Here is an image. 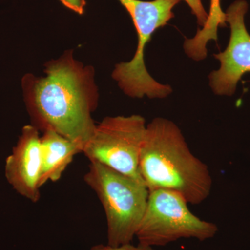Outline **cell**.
Wrapping results in <instances>:
<instances>
[{"label": "cell", "mask_w": 250, "mask_h": 250, "mask_svg": "<svg viewBox=\"0 0 250 250\" xmlns=\"http://www.w3.org/2000/svg\"><path fill=\"white\" fill-rule=\"evenodd\" d=\"M226 14L220 6V0H210L208 18L202 29H198L192 39H186L184 48L189 57L202 61L207 56V45L208 41H218V28L227 26Z\"/></svg>", "instance_id": "cell-10"}, {"label": "cell", "mask_w": 250, "mask_h": 250, "mask_svg": "<svg viewBox=\"0 0 250 250\" xmlns=\"http://www.w3.org/2000/svg\"><path fill=\"white\" fill-rule=\"evenodd\" d=\"M83 179L103 205L107 245L131 243L147 207L149 192L146 184L98 162H90Z\"/></svg>", "instance_id": "cell-3"}, {"label": "cell", "mask_w": 250, "mask_h": 250, "mask_svg": "<svg viewBox=\"0 0 250 250\" xmlns=\"http://www.w3.org/2000/svg\"><path fill=\"white\" fill-rule=\"evenodd\" d=\"M45 74L28 73L22 79L31 125L42 132L56 131L83 149L96 126L92 118L99 100L95 69L75 59L69 49L45 64Z\"/></svg>", "instance_id": "cell-1"}, {"label": "cell", "mask_w": 250, "mask_h": 250, "mask_svg": "<svg viewBox=\"0 0 250 250\" xmlns=\"http://www.w3.org/2000/svg\"><path fill=\"white\" fill-rule=\"evenodd\" d=\"M146 127V120L139 115L106 117L96 125L82 153L90 162L100 163L143 182L139 157Z\"/></svg>", "instance_id": "cell-6"}, {"label": "cell", "mask_w": 250, "mask_h": 250, "mask_svg": "<svg viewBox=\"0 0 250 250\" xmlns=\"http://www.w3.org/2000/svg\"><path fill=\"white\" fill-rule=\"evenodd\" d=\"M188 6L191 10L192 14L197 18V23L200 27H203L208 18V12H207L202 0H184Z\"/></svg>", "instance_id": "cell-11"}, {"label": "cell", "mask_w": 250, "mask_h": 250, "mask_svg": "<svg viewBox=\"0 0 250 250\" xmlns=\"http://www.w3.org/2000/svg\"><path fill=\"white\" fill-rule=\"evenodd\" d=\"M39 130L26 125L5 164V176L20 195L32 202L40 200L41 148Z\"/></svg>", "instance_id": "cell-8"}, {"label": "cell", "mask_w": 250, "mask_h": 250, "mask_svg": "<svg viewBox=\"0 0 250 250\" xmlns=\"http://www.w3.org/2000/svg\"><path fill=\"white\" fill-rule=\"evenodd\" d=\"M139 172L149 192L174 190L190 205L205 201L213 187L208 166L192 154L178 126L166 118H154L147 125Z\"/></svg>", "instance_id": "cell-2"}, {"label": "cell", "mask_w": 250, "mask_h": 250, "mask_svg": "<svg viewBox=\"0 0 250 250\" xmlns=\"http://www.w3.org/2000/svg\"><path fill=\"white\" fill-rule=\"evenodd\" d=\"M248 11L246 0H236L225 12L231 35L225 50L214 55L220 61V68L209 75L210 87L216 95L231 96L242 77L250 72V34L245 23Z\"/></svg>", "instance_id": "cell-7"}, {"label": "cell", "mask_w": 250, "mask_h": 250, "mask_svg": "<svg viewBox=\"0 0 250 250\" xmlns=\"http://www.w3.org/2000/svg\"><path fill=\"white\" fill-rule=\"evenodd\" d=\"M59 1L64 6L77 14H84L85 6L86 5L85 0H59Z\"/></svg>", "instance_id": "cell-13"}, {"label": "cell", "mask_w": 250, "mask_h": 250, "mask_svg": "<svg viewBox=\"0 0 250 250\" xmlns=\"http://www.w3.org/2000/svg\"><path fill=\"white\" fill-rule=\"evenodd\" d=\"M90 250H156L153 247L143 246V245L138 244L137 246H134L131 243L122 245L118 247H112L108 245H96L92 247Z\"/></svg>", "instance_id": "cell-12"}, {"label": "cell", "mask_w": 250, "mask_h": 250, "mask_svg": "<svg viewBox=\"0 0 250 250\" xmlns=\"http://www.w3.org/2000/svg\"><path fill=\"white\" fill-rule=\"evenodd\" d=\"M118 1L131 16L138 34V46L130 62L117 64L112 77L131 98H166L172 93V88L159 83L149 75L145 63V50L153 34L174 17L173 9L182 0Z\"/></svg>", "instance_id": "cell-4"}, {"label": "cell", "mask_w": 250, "mask_h": 250, "mask_svg": "<svg viewBox=\"0 0 250 250\" xmlns=\"http://www.w3.org/2000/svg\"><path fill=\"white\" fill-rule=\"evenodd\" d=\"M188 205L187 200L174 190L149 191L147 207L136 234L139 244L154 248L182 238L200 241L213 238L218 233V226L194 215Z\"/></svg>", "instance_id": "cell-5"}, {"label": "cell", "mask_w": 250, "mask_h": 250, "mask_svg": "<svg viewBox=\"0 0 250 250\" xmlns=\"http://www.w3.org/2000/svg\"><path fill=\"white\" fill-rule=\"evenodd\" d=\"M42 133L41 139V187L49 181L54 182L60 179L75 155L83 151L80 145L56 131L48 130Z\"/></svg>", "instance_id": "cell-9"}]
</instances>
